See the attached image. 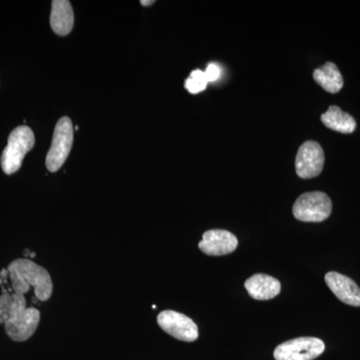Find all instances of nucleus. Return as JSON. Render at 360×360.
Returning a JSON list of instances; mask_svg holds the SVG:
<instances>
[{
  "label": "nucleus",
  "mask_w": 360,
  "mask_h": 360,
  "mask_svg": "<svg viewBox=\"0 0 360 360\" xmlns=\"http://www.w3.org/2000/svg\"><path fill=\"white\" fill-rule=\"evenodd\" d=\"M73 143V127L70 118L63 116L54 129L51 149L46 155L47 169L56 172L65 165Z\"/></svg>",
  "instance_id": "nucleus-5"
},
{
  "label": "nucleus",
  "mask_w": 360,
  "mask_h": 360,
  "mask_svg": "<svg viewBox=\"0 0 360 360\" xmlns=\"http://www.w3.org/2000/svg\"><path fill=\"white\" fill-rule=\"evenodd\" d=\"M314 78L329 94H338L343 87L342 75L333 63H326L323 66L316 68L314 72Z\"/></svg>",
  "instance_id": "nucleus-14"
},
{
  "label": "nucleus",
  "mask_w": 360,
  "mask_h": 360,
  "mask_svg": "<svg viewBox=\"0 0 360 360\" xmlns=\"http://www.w3.org/2000/svg\"><path fill=\"white\" fill-rule=\"evenodd\" d=\"M248 295L257 300H269L281 293V284L274 277L266 274H255L245 281Z\"/></svg>",
  "instance_id": "nucleus-11"
},
{
  "label": "nucleus",
  "mask_w": 360,
  "mask_h": 360,
  "mask_svg": "<svg viewBox=\"0 0 360 360\" xmlns=\"http://www.w3.org/2000/svg\"><path fill=\"white\" fill-rule=\"evenodd\" d=\"M324 160L326 158L321 144L314 141H305L296 155V174L303 179L319 176L323 169Z\"/></svg>",
  "instance_id": "nucleus-8"
},
{
  "label": "nucleus",
  "mask_w": 360,
  "mask_h": 360,
  "mask_svg": "<svg viewBox=\"0 0 360 360\" xmlns=\"http://www.w3.org/2000/svg\"><path fill=\"white\" fill-rule=\"evenodd\" d=\"M13 292L25 295L33 288L37 300L46 302L53 291L51 274L44 267L30 259L13 260L7 267Z\"/></svg>",
  "instance_id": "nucleus-2"
},
{
  "label": "nucleus",
  "mask_w": 360,
  "mask_h": 360,
  "mask_svg": "<svg viewBox=\"0 0 360 360\" xmlns=\"http://www.w3.org/2000/svg\"><path fill=\"white\" fill-rule=\"evenodd\" d=\"M205 72L208 82H215V80L219 79L220 77L219 66L215 65V63H210V65L207 66V68H206Z\"/></svg>",
  "instance_id": "nucleus-16"
},
{
  "label": "nucleus",
  "mask_w": 360,
  "mask_h": 360,
  "mask_svg": "<svg viewBox=\"0 0 360 360\" xmlns=\"http://www.w3.org/2000/svg\"><path fill=\"white\" fill-rule=\"evenodd\" d=\"M75 25V14L68 0H53L51 6L52 30L60 37L70 34Z\"/></svg>",
  "instance_id": "nucleus-12"
},
{
  "label": "nucleus",
  "mask_w": 360,
  "mask_h": 360,
  "mask_svg": "<svg viewBox=\"0 0 360 360\" xmlns=\"http://www.w3.org/2000/svg\"><path fill=\"white\" fill-rule=\"evenodd\" d=\"M323 341L315 338H298L281 343L274 350L276 360H314L323 354Z\"/></svg>",
  "instance_id": "nucleus-6"
},
{
  "label": "nucleus",
  "mask_w": 360,
  "mask_h": 360,
  "mask_svg": "<svg viewBox=\"0 0 360 360\" xmlns=\"http://www.w3.org/2000/svg\"><path fill=\"white\" fill-rule=\"evenodd\" d=\"M158 323L163 331L176 340L186 342L198 340V328L195 322L191 317L174 310L160 312L158 316Z\"/></svg>",
  "instance_id": "nucleus-7"
},
{
  "label": "nucleus",
  "mask_w": 360,
  "mask_h": 360,
  "mask_svg": "<svg viewBox=\"0 0 360 360\" xmlns=\"http://www.w3.org/2000/svg\"><path fill=\"white\" fill-rule=\"evenodd\" d=\"M321 122L329 129L340 134H352L356 129V122L352 115L343 112L338 106H329L328 111L321 115Z\"/></svg>",
  "instance_id": "nucleus-13"
},
{
  "label": "nucleus",
  "mask_w": 360,
  "mask_h": 360,
  "mask_svg": "<svg viewBox=\"0 0 360 360\" xmlns=\"http://www.w3.org/2000/svg\"><path fill=\"white\" fill-rule=\"evenodd\" d=\"M141 4H142V6H150V4H155V1H150V0H149V1H146V0H142V1H141Z\"/></svg>",
  "instance_id": "nucleus-17"
},
{
  "label": "nucleus",
  "mask_w": 360,
  "mask_h": 360,
  "mask_svg": "<svg viewBox=\"0 0 360 360\" xmlns=\"http://www.w3.org/2000/svg\"><path fill=\"white\" fill-rule=\"evenodd\" d=\"M39 321V310L27 307L25 295L6 290L0 295V324H4L11 340L18 342L30 340Z\"/></svg>",
  "instance_id": "nucleus-1"
},
{
  "label": "nucleus",
  "mask_w": 360,
  "mask_h": 360,
  "mask_svg": "<svg viewBox=\"0 0 360 360\" xmlns=\"http://www.w3.org/2000/svg\"><path fill=\"white\" fill-rule=\"evenodd\" d=\"M326 283L340 302L352 307H360V288L352 278L330 271L326 274Z\"/></svg>",
  "instance_id": "nucleus-10"
},
{
  "label": "nucleus",
  "mask_w": 360,
  "mask_h": 360,
  "mask_svg": "<svg viewBox=\"0 0 360 360\" xmlns=\"http://www.w3.org/2000/svg\"><path fill=\"white\" fill-rule=\"evenodd\" d=\"M238 240L231 232L224 229H212L205 231L198 248L206 255L221 257L229 255L238 248Z\"/></svg>",
  "instance_id": "nucleus-9"
},
{
  "label": "nucleus",
  "mask_w": 360,
  "mask_h": 360,
  "mask_svg": "<svg viewBox=\"0 0 360 360\" xmlns=\"http://www.w3.org/2000/svg\"><path fill=\"white\" fill-rule=\"evenodd\" d=\"M34 144V134L30 127L22 125L13 129L1 155V167L4 174H13L20 170L26 153L32 150Z\"/></svg>",
  "instance_id": "nucleus-3"
},
{
  "label": "nucleus",
  "mask_w": 360,
  "mask_h": 360,
  "mask_svg": "<svg viewBox=\"0 0 360 360\" xmlns=\"http://www.w3.org/2000/svg\"><path fill=\"white\" fill-rule=\"evenodd\" d=\"M207 84L208 80L206 78L205 71L196 70H193L191 75H189V77L187 78L184 86L191 94H196L198 92L203 91L206 86H207Z\"/></svg>",
  "instance_id": "nucleus-15"
},
{
  "label": "nucleus",
  "mask_w": 360,
  "mask_h": 360,
  "mask_svg": "<svg viewBox=\"0 0 360 360\" xmlns=\"http://www.w3.org/2000/svg\"><path fill=\"white\" fill-rule=\"evenodd\" d=\"M333 212V202L328 194L321 191L303 193L296 200L292 212L296 219L304 222H321Z\"/></svg>",
  "instance_id": "nucleus-4"
}]
</instances>
